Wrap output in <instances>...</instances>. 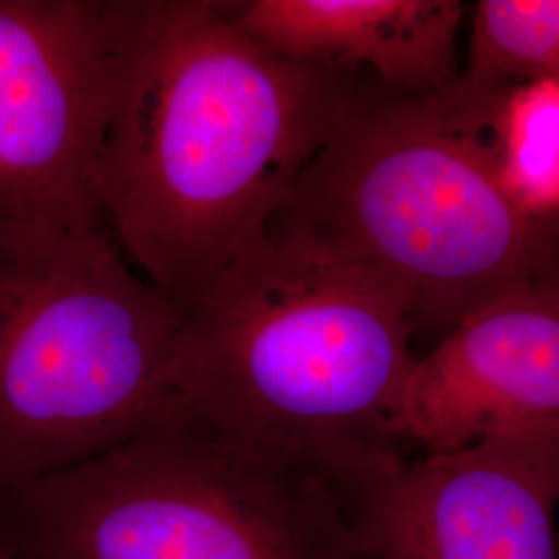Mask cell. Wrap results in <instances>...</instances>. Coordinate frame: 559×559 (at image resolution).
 <instances>
[{
	"instance_id": "obj_1",
	"label": "cell",
	"mask_w": 559,
	"mask_h": 559,
	"mask_svg": "<svg viewBox=\"0 0 559 559\" xmlns=\"http://www.w3.org/2000/svg\"><path fill=\"white\" fill-rule=\"evenodd\" d=\"M359 75L286 59L222 0H141L98 166L106 228L175 302L267 235Z\"/></svg>"
},
{
	"instance_id": "obj_2",
	"label": "cell",
	"mask_w": 559,
	"mask_h": 559,
	"mask_svg": "<svg viewBox=\"0 0 559 559\" xmlns=\"http://www.w3.org/2000/svg\"><path fill=\"white\" fill-rule=\"evenodd\" d=\"M177 305L173 383L185 413L350 491L404 454L394 411L417 328L355 261L272 224Z\"/></svg>"
},
{
	"instance_id": "obj_3",
	"label": "cell",
	"mask_w": 559,
	"mask_h": 559,
	"mask_svg": "<svg viewBox=\"0 0 559 559\" xmlns=\"http://www.w3.org/2000/svg\"><path fill=\"white\" fill-rule=\"evenodd\" d=\"M510 90L460 75L404 94L359 75L276 221L399 297L417 332H450L491 300L559 276L549 221L506 193L496 124Z\"/></svg>"
},
{
	"instance_id": "obj_4",
	"label": "cell",
	"mask_w": 559,
	"mask_h": 559,
	"mask_svg": "<svg viewBox=\"0 0 559 559\" xmlns=\"http://www.w3.org/2000/svg\"><path fill=\"white\" fill-rule=\"evenodd\" d=\"M9 559H359L350 491L175 408L96 459L0 491Z\"/></svg>"
},
{
	"instance_id": "obj_5",
	"label": "cell",
	"mask_w": 559,
	"mask_h": 559,
	"mask_svg": "<svg viewBox=\"0 0 559 559\" xmlns=\"http://www.w3.org/2000/svg\"><path fill=\"white\" fill-rule=\"evenodd\" d=\"M179 323L106 228L0 221V491L166 419Z\"/></svg>"
},
{
	"instance_id": "obj_6",
	"label": "cell",
	"mask_w": 559,
	"mask_h": 559,
	"mask_svg": "<svg viewBox=\"0 0 559 559\" xmlns=\"http://www.w3.org/2000/svg\"><path fill=\"white\" fill-rule=\"evenodd\" d=\"M141 0H0V221L106 228L98 166Z\"/></svg>"
},
{
	"instance_id": "obj_7",
	"label": "cell",
	"mask_w": 559,
	"mask_h": 559,
	"mask_svg": "<svg viewBox=\"0 0 559 559\" xmlns=\"http://www.w3.org/2000/svg\"><path fill=\"white\" fill-rule=\"evenodd\" d=\"M559 423L406 454L353 493L359 559H559Z\"/></svg>"
},
{
	"instance_id": "obj_8",
	"label": "cell",
	"mask_w": 559,
	"mask_h": 559,
	"mask_svg": "<svg viewBox=\"0 0 559 559\" xmlns=\"http://www.w3.org/2000/svg\"><path fill=\"white\" fill-rule=\"evenodd\" d=\"M559 423V276L491 300L460 321L402 383V445L445 454Z\"/></svg>"
},
{
	"instance_id": "obj_9",
	"label": "cell",
	"mask_w": 559,
	"mask_h": 559,
	"mask_svg": "<svg viewBox=\"0 0 559 559\" xmlns=\"http://www.w3.org/2000/svg\"><path fill=\"white\" fill-rule=\"evenodd\" d=\"M233 17L286 59L433 94L459 80V0H235Z\"/></svg>"
},
{
	"instance_id": "obj_10",
	"label": "cell",
	"mask_w": 559,
	"mask_h": 559,
	"mask_svg": "<svg viewBox=\"0 0 559 559\" xmlns=\"http://www.w3.org/2000/svg\"><path fill=\"white\" fill-rule=\"evenodd\" d=\"M460 75L496 90L559 83V0L477 2Z\"/></svg>"
},
{
	"instance_id": "obj_11",
	"label": "cell",
	"mask_w": 559,
	"mask_h": 559,
	"mask_svg": "<svg viewBox=\"0 0 559 559\" xmlns=\"http://www.w3.org/2000/svg\"><path fill=\"white\" fill-rule=\"evenodd\" d=\"M500 179L510 200L533 218L559 214V83L512 87L498 124Z\"/></svg>"
},
{
	"instance_id": "obj_12",
	"label": "cell",
	"mask_w": 559,
	"mask_h": 559,
	"mask_svg": "<svg viewBox=\"0 0 559 559\" xmlns=\"http://www.w3.org/2000/svg\"><path fill=\"white\" fill-rule=\"evenodd\" d=\"M0 559H9V551H7V543L2 537V531H0Z\"/></svg>"
}]
</instances>
